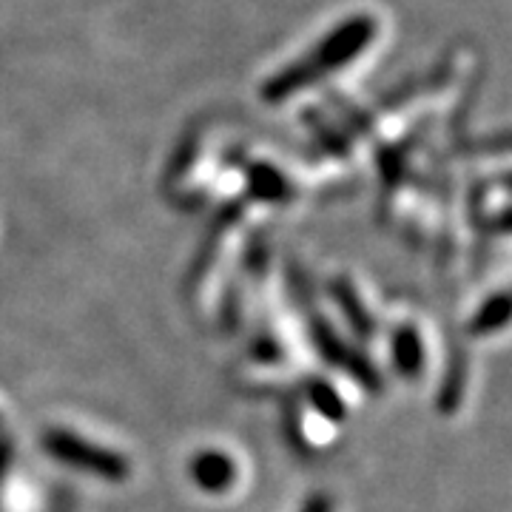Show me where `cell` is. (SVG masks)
Segmentation results:
<instances>
[{
  "label": "cell",
  "instance_id": "6da1fadb",
  "mask_svg": "<svg viewBox=\"0 0 512 512\" xmlns=\"http://www.w3.org/2000/svg\"><path fill=\"white\" fill-rule=\"evenodd\" d=\"M46 447L49 453L66 464H74L77 470H89L94 476L103 478H126L128 467L123 464V458L114 456L109 450H97L92 447V441L80 439L74 433H66V430H52L46 436Z\"/></svg>",
  "mask_w": 512,
  "mask_h": 512
},
{
  "label": "cell",
  "instance_id": "7a4b0ae2",
  "mask_svg": "<svg viewBox=\"0 0 512 512\" xmlns=\"http://www.w3.org/2000/svg\"><path fill=\"white\" fill-rule=\"evenodd\" d=\"M234 476H237V470H234L231 458H225L222 453H205L194 461V478L208 493L225 490L234 481Z\"/></svg>",
  "mask_w": 512,
  "mask_h": 512
}]
</instances>
